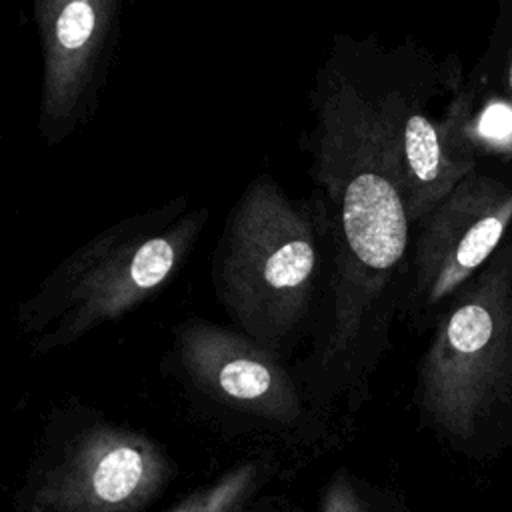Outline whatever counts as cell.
Instances as JSON below:
<instances>
[{"mask_svg":"<svg viewBox=\"0 0 512 512\" xmlns=\"http://www.w3.org/2000/svg\"><path fill=\"white\" fill-rule=\"evenodd\" d=\"M468 78L496 88L512 102V0L498 4V16L488 46Z\"/></svg>","mask_w":512,"mask_h":512,"instance_id":"cell-11","label":"cell"},{"mask_svg":"<svg viewBox=\"0 0 512 512\" xmlns=\"http://www.w3.org/2000/svg\"><path fill=\"white\" fill-rule=\"evenodd\" d=\"M164 370L176 378L190 406L224 432L316 448L332 436L294 370L232 326L198 316L180 322Z\"/></svg>","mask_w":512,"mask_h":512,"instance_id":"cell-5","label":"cell"},{"mask_svg":"<svg viewBox=\"0 0 512 512\" xmlns=\"http://www.w3.org/2000/svg\"><path fill=\"white\" fill-rule=\"evenodd\" d=\"M278 470L272 452L256 454L190 490L166 512H254Z\"/></svg>","mask_w":512,"mask_h":512,"instance_id":"cell-10","label":"cell"},{"mask_svg":"<svg viewBox=\"0 0 512 512\" xmlns=\"http://www.w3.org/2000/svg\"><path fill=\"white\" fill-rule=\"evenodd\" d=\"M210 276L232 328L280 360L308 350L330 322L338 246L324 196H290L258 174L234 202L212 252Z\"/></svg>","mask_w":512,"mask_h":512,"instance_id":"cell-2","label":"cell"},{"mask_svg":"<svg viewBox=\"0 0 512 512\" xmlns=\"http://www.w3.org/2000/svg\"><path fill=\"white\" fill-rule=\"evenodd\" d=\"M414 402L422 422L460 450L512 426V230L436 318Z\"/></svg>","mask_w":512,"mask_h":512,"instance_id":"cell-4","label":"cell"},{"mask_svg":"<svg viewBox=\"0 0 512 512\" xmlns=\"http://www.w3.org/2000/svg\"><path fill=\"white\" fill-rule=\"evenodd\" d=\"M316 512H392L384 490L348 468H338L326 480Z\"/></svg>","mask_w":512,"mask_h":512,"instance_id":"cell-12","label":"cell"},{"mask_svg":"<svg viewBox=\"0 0 512 512\" xmlns=\"http://www.w3.org/2000/svg\"><path fill=\"white\" fill-rule=\"evenodd\" d=\"M176 464L142 430L78 404L56 410L14 496L16 512H144Z\"/></svg>","mask_w":512,"mask_h":512,"instance_id":"cell-6","label":"cell"},{"mask_svg":"<svg viewBox=\"0 0 512 512\" xmlns=\"http://www.w3.org/2000/svg\"><path fill=\"white\" fill-rule=\"evenodd\" d=\"M302 138L338 246V284L322 338L294 370L324 416L360 410L390 350L408 288L416 226L398 156L376 108L366 38L334 34L310 92Z\"/></svg>","mask_w":512,"mask_h":512,"instance_id":"cell-1","label":"cell"},{"mask_svg":"<svg viewBox=\"0 0 512 512\" xmlns=\"http://www.w3.org/2000/svg\"><path fill=\"white\" fill-rule=\"evenodd\" d=\"M118 0H38L32 6L42 90L38 134L56 146L96 114L120 38Z\"/></svg>","mask_w":512,"mask_h":512,"instance_id":"cell-9","label":"cell"},{"mask_svg":"<svg viewBox=\"0 0 512 512\" xmlns=\"http://www.w3.org/2000/svg\"><path fill=\"white\" fill-rule=\"evenodd\" d=\"M254 512H298V510L286 498L262 496V500L256 504Z\"/></svg>","mask_w":512,"mask_h":512,"instance_id":"cell-13","label":"cell"},{"mask_svg":"<svg viewBox=\"0 0 512 512\" xmlns=\"http://www.w3.org/2000/svg\"><path fill=\"white\" fill-rule=\"evenodd\" d=\"M366 52L376 108L398 156L410 216L418 226L474 170L450 152L442 112L436 114L432 106L446 94L460 60L448 56L438 62L412 38L396 46L366 38Z\"/></svg>","mask_w":512,"mask_h":512,"instance_id":"cell-8","label":"cell"},{"mask_svg":"<svg viewBox=\"0 0 512 512\" xmlns=\"http://www.w3.org/2000/svg\"><path fill=\"white\" fill-rule=\"evenodd\" d=\"M208 208L172 198L104 228L68 254L16 310L32 356L66 348L164 290L192 254Z\"/></svg>","mask_w":512,"mask_h":512,"instance_id":"cell-3","label":"cell"},{"mask_svg":"<svg viewBox=\"0 0 512 512\" xmlns=\"http://www.w3.org/2000/svg\"><path fill=\"white\" fill-rule=\"evenodd\" d=\"M510 230L512 162H480L416 226L400 320L414 332H430Z\"/></svg>","mask_w":512,"mask_h":512,"instance_id":"cell-7","label":"cell"}]
</instances>
